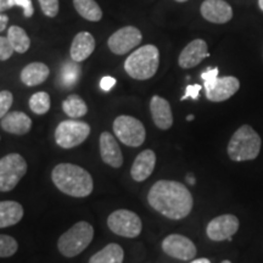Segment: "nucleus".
Masks as SVG:
<instances>
[{
	"label": "nucleus",
	"mask_w": 263,
	"mask_h": 263,
	"mask_svg": "<svg viewBox=\"0 0 263 263\" xmlns=\"http://www.w3.org/2000/svg\"><path fill=\"white\" fill-rule=\"evenodd\" d=\"M18 249L17 241L10 235H0V258L11 257Z\"/></svg>",
	"instance_id": "nucleus-29"
},
{
	"label": "nucleus",
	"mask_w": 263,
	"mask_h": 263,
	"mask_svg": "<svg viewBox=\"0 0 263 263\" xmlns=\"http://www.w3.org/2000/svg\"><path fill=\"white\" fill-rule=\"evenodd\" d=\"M76 11L90 22H99L103 18V10L95 0H73Z\"/></svg>",
	"instance_id": "nucleus-24"
},
{
	"label": "nucleus",
	"mask_w": 263,
	"mask_h": 263,
	"mask_svg": "<svg viewBox=\"0 0 263 263\" xmlns=\"http://www.w3.org/2000/svg\"><path fill=\"white\" fill-rule=\"evenodd\" d=\"M114 133L124 145L138 147L145 141L146 132L144 124L133 116L122 115L114 121Z\"/></svg>",
	"instance_id": "nucleus-6"
},
{
	"label": "nucleus",
	"mask_w": 263,
	"mask_h": 263,
	"mask_svg": "<svg viewBox=\"0 0 263 263\" xmlns=\"http://www.w3.org/2000/svg\"><path fill=\"white\" fill-rule=\"evenodd\" d=\"M14 6H15L14 0H0V14L6 11V10L14 8Z\"/></svg>",
	"instance_id": "nucleus-37"
},
{
	"label": "nucleus",
	"mask_w": 263,
	"mask_h": 263,
	"mask_svg": "<svg viewBox=\"0 0 263 263\" xmlns=\"http://www.w3.org/2000/svg\"><path fill=\"white\" fill-rule=\"evenodd\" d=\"M177 3H185V2H188V0H176Z\"/></svg>",
	"instance_id": "nucleus-43"
},
{
	"label": "nucleus",
	"mask_w": 263,
	"mask_h": 263,
	"mask_svg": "<svg viewBox=\"0 0 263 263\" xmlns=\"http://www.w3.org/2000/svg\"><path fill=\"white\" fill-rule=\"evenodd\" d=\"M186 120H188V121H193V120H194V116H193V115H189V116L186 117Z\"/></svg>",
	"instance_id": "nucleus-42"
},
{
	"label": "nucleus",
	"mask_w": 263,
	"mask_h": 263,
	"mask_svg": "<svg viewBox=\"0 0 263 263\" xmlns=\"http://www.w3.org/2000/svg\"><path fill=\"white\" fill-rule=\"evenodd\" d=\"M150 112L153 116L154 123L157 128L167 130L173 124V114L171 105L166 99L154 95L150 101Z\"/></svg>",
	"instance_id": "nucleus-17"
},
{
	"label": "nucleus",
	"mask_w": 263,
	"mask_h": 263,
	"mask_svg": "<svg viewBox=\"0 0 263 263\" xmlns=\"http://www.w3.org/2000/svg\"><path fill=\"white\" fill-rule=\"evenodd\" d=\"M202 17L209 22L223 25L233 18V9L224 0H205L200 8Z\"/></svg>",
	"instance_id": "nucleus-14"
},
{
	"label": "nucleus",
	"mask_w": 263,
	"mask_h": 263,
	"mask_svg": "<svg viewBox=\"0 0 263 263\" xmlns=\"http://www.w3.org/2000/svg\"><path fill=\"white\" fill-rule=\"evenodd\" d=\"M124 251L118 244H108L91 256L89 263H123Z\"/></svg>",
	"instance_id": "nucleus-23"
},
{
	"label": "nucleus",
	"mask_w": 263,
	"mask_h": 263,
	"mask_svg": "<svg viewBox=\"0 0 263 263\" xmlns=\"http://www.w3.org/2000/svg\"><path fill=\"white\" fill-rule=\"evenodd\" d=\"M186 182H188L189 184H192V185H194V184H195V177L193 176V174H188V176H186Z\"/></svg>",
	"instance_id": "nucleus-39"
},
{
	"label": "nucleus",
	"mask_w": 263,
	"mask_h": 263,
	"mask_svg": "<svg viewBox=\"0 0 263 263\" xmlns=\"http://www.w3.org/2000/svg\"><path fill=\"white\" fill-rule=\"evenodd\" d=\"M201 78L203 81V84L211 83L216 78H218V68H210V70L205 71L201 74Z\"/></svg>",
	"instance_id": "nucleus-35"
},
{
	"label": "nucleus",
	"mask_w": 263,
	"mask_h": 263,
	"mask_svg": "<svg viewBox=\"0 0 263 263\" xmlns=\"http://www.w3.org/2000/svg\"><path fill=\"white\" fill-rule=\"evenodd\" d=\"M81 67L77 65V62L71 61L66 62L61 68V82L66 88H72L80 80Z\"/></svg>",
	"instance_id": "nucleus-28"
},
{
	"label": "nucleus",
	"mask_w": 263,
	"mask_h": 263,
	"mask_svg": "<svg viewBox=\"0 0 263 263\" xmlns=\"http://www.w3.org/2000/svg\"><path fill=\"white\" fill-rule=\"evenodd\" d=\"M258 5H259V9L263 11V0H258Z\"/></svg>",
	"instance_id": "nucleus-41"
},
{
	"label": "nucleus",
	"mask_w": 263,
	"mask_h": 263,
	"mask_svg": "<svg viewBox=\"0 0 263 263\" xmlns=\"http://www.w3.org/2000/svg\"><path fill=\"white\" fill-rule=\"evenodd\" d=\"M94 238V228L88 222H78L64 233L58 241V249L65 257H74L89 246Z\"/></svg>",
	"instance_id": "nucleus-5"
},
{
	"label": "nucleus",
	"mask_w": 263,
	"mask_h": 263,
	"mask_svg": "<svg viewBox=\"0 0 263 263\" xmlns=\"http://www.w3.org/2000/svg\"><path fill=\"white\" fill-rule=\"evenodd\" d=\"M50 70L45 64L43 62H32L25 66L21 71V81L22 83L27 85V87H35L44 83L48 80Z\"/></svg>",
	"instance_id": "nucleus-21"
},
{
	"label": "nucleus",
	"mask_w": 263,
	"mask_h": 263,
	"mask_svg": "<svg viewBox=\"0 0 263 263\" xmlns=\"http://www.w3.org/2000/svg\"><path fill=\"white\" fill-rule=\"evenodd\" d=\"M239 219L234 215H222L213 218L207 224L206 234L213 241L232 240V236L238 232Z\"/></svg>",
	"instance_id": "nucleus-13"
},
{
	"label": "nucleus",
	"mask_w": 263,
	"mask_h": 263,
	"mask_svg": "<svg viewBox=\"0 0 263 263\" xmlns=\"http://www.w3.org/2000/svg\"><path fill=\"white\" fill-rule=\"evenodd\" d=\"M147 201L154 210L170 219L185 218L193 210V196L185 185L174 180H159L151 186Z\"/></svg>",
	"instance_id": "nucleus-1"
},
{
	"label": "nucleus",
	"mask_w": 263,
	"mask_h": 263,
	"mask_svg": "<svg viewBox=\"0 0 263 263\" xmlns=\"http://www.w3.org/2000/svg\"><path fill=\"white\" fill-rule=\"evenodd\" d=\"M51 179L60 192L73 197L89 196L94 188L90 173L77 164H58L52 170Z\"/></svg>",
	"instance_id": "nucleus-2"
},
{
	"label": "nucleus",
	"mask_w": 263,
	"mask_h": 263,
	"mask_svg": "<svg viewBox=\"0 0 263 263\" xmlns=\"http://www.w3.org/2000/svg\"><path fill=\"white\" fill-rule=\"evenodd\" d=\"M24 207L16 201H0V228L11 227L21 221Z\"/></svg>",
	"instance_id": "nucleus-22"
},
{
	"label": "nucleus",
	"mask_w": 263,
	"mask_h": 263,
	"mask_svg": "<svg viewBox=\"0 0 263 263\" xmlns=\"http://www.w3.org/2000/svg\"><path fill=\"white\" fill-rule=\"evenodd\" d=\"M14 51V48L10 44L8 37H0V61L9 60Z\"/></svg>",
	"instance_id": "nucleus-32"
},
{
	"label": "nucleus",
	"mask_w": 263,
	"mask_h": 263,
	"mask_svg": "<svg viewBox=\"0 0 263 263\" xmlns=\"http://www.w3.org/2000/svg\"><path fill=\"white\" fill-rule=\"evenodd\" d=\"M156 164V154L147 149L141 151L134 160L130 168V176L136 182H144L153 174Z\"/></svg>",
	"instance_id": "nucleus-18"
},
{
	"label": "nucleus",
	"mask_w": 263,
	"mask_h": 263,
	"mask_svg": "<svg viewBox=\"0 0 263 263\" xmlns=\"http://www.w3.org/2000/svg\"><path fill=\"white\" fill-rule=\"evenodd\" d=\"M115 84H116V80L110 77V76H106V77H104L103 80L100 81V87L104 91H110L114 88Z\"/></svg>",
	"instance_id": "nucleus-36"
},
{
	"label": "nucleus",
	"mask_w": 263,
	"mask_h": 263,
	"mask_svg": "<svg viewBox=\"0 0 263 263\" xmlns=\"http://www.w3.org/2000/svg\"><path fill=\"white\" fill-rule=\"evenodd\" d=\"M209 57V47L203 39H195L183 49L178 58L182 68H193Z\"/></svg>",
	"instance_id": "nucleus-15"
},
{
	"label": "nucleus",
	"mask_w": 263,
	"mask_h": 263,
	"mask_svg": "<svg viewBox=\"0 0 263 263\" xmlns=\"http://www.w3.org/2000/svg\"><path fill=\"white\" fill-rule=\"evenodd\" d=\"M99 141H100V155L104 162L114 168H120L123 164V156L115 137L108 132H103Z\"/></svg>",
	"instance_id": "nucleus-16"
},
{
	"label": "nucleus",
	"mask_w": 263,
	"mask_h": 263,
	"mask_svg": "<svg viewBox=\"0 0 263 263\" xmlns=\"http://www.w3.org/2000/svg\"><path fill=\"white\" fill-rule=\"evenodd\" d=\"M162 250L164 254L171 257L182 259V261H190L195 257L196 246L186 236L180 234H171L163 239Z\"/></svg>",
	"instance_id": "nucleus-12"
},
{
	"label": "nucleus",
	"mask_w": 263,
	"mask_h": 263,
	"mask_svg": "<svg viewBox=\"0 0 263 263\" xmlns=\"http://www.w3.org/2000/svg\"><path fill=\"white\" fill-rule=\"evenodd\" d=\"M38 3L41 5L43 14L50 18L57 17L59 14V9H60L59 0H38Z\"/></svg>",
	"instance_id": "nucleus-30"
},
{
	"label": "nucleus",
	"mask_w": 263,
	"mask_h": 263,
	"mask_svg": "<svg viewBox=\"0 0 263 263\" xmlns=\"http://www.w3.org/2000/svg\"><path fill=\"white\" fill-rule=\"evenodd\" d=\"M62 110H64V112L68 117H71L72 120H76V118L83 117L88 112V106L81 97H78V95H70L62 103Z\"/></svg>",
	"instance_id": "nucleus-26"
},
{
	"label": "nucleus",
	"mask_w": 263,
	"mask_h": 263,
	"mask_svg": "<svg viewBox=\"0 0 263 263\" xmlns=\"http://www.w3.org/2000/svg\"><path fill=\"white\" fill-rule=\"evenodd\" d=\"M8 39L14 50L18 54H25L31 47V39L24 28L18 26H11L8 29Z\"/></svg>",
	"instance_id": "nucleus-25"
},
{
	"label": "nucleus",
	"mask_w": 263,
	"mask_h": 263,
	"mask_svg": "<svg viewBox=\"0 0 263 263\" xmlns=\"http://www.w3.org/2000/svg\"><path fill=\"white\" fill-rule=\"evenodd\" d=\"M107 226L115 234L124 238H137L143 229L140 217L128 210H117L107 218Z\"/></svg>",
	"instance_id": "nucleus-9"
},
{
	"label": "nucleus",
	"mask_w": 263,
	"mask_h": 263,
	"mask_svg": "<svg viewBox=\"0 0 263 263\" xmlns=\"http://www.w3.org/2000/svg\"><path fill=\"white\" fill-rule=\"evenodd\" d=\"M222 263H232L230 261H228V259H226V261H223Z\"/></svg>",
	"instance_id": "nucleus-44"
},
{
	"label": "nucleus",
	"mask_w": 263,
	"mask_h": 263,
	"mask_svg": "<svg viewBox=\"0 0 263 263\" xmlns=\"http://www.w3.org/2000/svg\"><path fill=\"white\" fill-rule=\"evenodd\" d=\"M206 98L213 103H222L232 98L240 88V82L233 76L218 77L211 83L203 84Z\"/></svg>",
	"instance_id": "nucleus-11"
},
{
	"label": "nucleus",
	"mask_w": 263,
	"mask_h": 263,
	"mask_svg": "<svg viewBox=\"0 0 263 263\" xmlns=\"http://www.w3.org/2000/svg\"><path fill=\"white\" fill-rule=\"evenodd\" d=\"M0 127L5 132L15 136H25L32 128V120L25 112L14 111L2 118Z\"/></svg>",
	"instance_id": "nucleus-20"
},
{
	"label": "nucleus",
	"mask_w": 263,
	"mask_h": 263,
	"mask_svg": "<svg viewBox=\"0 0 263 263\" xmlns=\"http://www.w3.org/2000/svg\"><path fill=\"white\" fill-rule=\"evenodd\" d=\"M262 140L254 128L244 124L233 134L228 144V156L236 162L255 160L261 151Z\"/></svg>",
	"instance_id": "nucleus-4"
},
{
	"label": "nucleus",
	"mask_w": 263,
	"mask_h": 263,
	"mask_svg": "<svg viewBox=\"0 0 263 263\" xmlns=\"http://www.w3.org/2000/svg\"><path fill=\"white\" fill-rule=\"evenodd\" d=\"M8 22H9L8 16L0 14V32H3L6 28V26H8Z\"/></svg>",
	"instance_id": "nucleus-38"
},
{
	"label": "nucleus",
	"mask_w": 263,
	"mask_h": 263,
	"mask_svg": "<svg viewBox=\"0 0 263 263\" xmlns=\"http://www.w3.org/2000/svg\"><path fill=\"white\" fill-rule=\"evenodd\" d=\"M29 108L35 115H45L50 110V95L47 91H38L29 98Z\"/></svg>",
	"instance_id": "nucleus-27"
},
{
	"label": "nucleus",
	"mask_w": 263,
	"mask_h": 263,
	"mask_svg": "<svg viewBox=\"0 0 263 263\" xmlns=\"http://www.w3.org/2000/svg\"><path fill=\"white\" fill-rule=\"evenodd\" d=\"M143 41V34L134 26L120 28L107 39V47L114 54L124 55L137 48Z\"/></svg>",
	"instance_id": "nucleus-10"
},
{
	"label": "nucleus",
	"mask_w": 263,
	"mask_h": 263,
	"mask_svg": "<svg viewBox=\"0 0 263 263\" xmlns=\"http://www.w3.org/2000/svg\"><path fill=\"white\" fill-rule=\"evenodd\" d=\"M160 66V51L153 44L138 48L124 61V71L133 80L146 81L156 74Z\"/></svg>",
	"instance_id": "nucleus-3"
},
{
	"label": "nucleus",
	"mask_w": 263,
	"mask_h": 263,
	"mask_svg": "<svg viewBox=\"0 0 263 263\" xmlns=\"http://www.w3.org/2000/svg\"><path fill=\"white\" fill-rule=\"evenodd\" d=\"M14 103V95L9 90L0 91V120L9 114L10 107Z\"/></svg>",
	"instance_id": "nucleus-31"
},
{
	"label": "nucleus",
	"mask_w": 263,
	"mask_h": 263,
	"mask_svg": "<svg viewBox=\"0 0 263 263\" xmlns=\"http://www.w3.org/2000/svg\"><path fill=\"white\" fill-rule=\"evenodd\" d=\"M95 50V39L89 32H80L73 38L70 49L72 61L82 62L87 60Z\"/></svg>",
	"instance_id": "nucleus-19"
},
{
	"label": "nucleus",
	"mask_w": 263,
	"mask_h": 263,
	"mask_svg": "<svg viewBox=\"0 0 263 263\" xmlns=\"http://www.w3.org/2000/svg\"><path fill=\"white\" fill-rule=\"evenodd\" d=\"M192 263H211V262H210V259L207 258H197V259H194Z\"/></svg>",
	"instance_id": "nucleus-40"
},
{
	"label": "nucleus",
	"mask_w": 263,
	"mask_h": 263,
	"mask_svg": "<svg viewBox=\"0 0 263 263\" xmlns=\"http://www.w3.org/2000/svg\"><path fill=\"white\" fill-rule=\"evenodd\" d=\"M90 126L77 120H66L55 129V141L62 149H72L81 145L89 137Z\"/></svg>",
	"instance_id": "nucleus-8"
},
{
	"label": "nucleus",
	"mask_w": 263,
	"mask_h": 263,
	"mask_svg": "<svg viewBox=\"0 0 263 263\" xmlns=\"http://www.w3.org/2000/svg\"><path fill=\"white\" fill-rule=\"evenodd\" d=\"M201 90V85L200 84H194V85H188L185 89V94L182 97V100H186L188 98H192L194 100H196L199 98V93Z\"/></svg>",
	"instance_id": "nucleus-34"
},
{
	"label": "nucleus",
	"mask_w": 263,
	"mask_h": 263,
	"mask_svg": "<svg viewBox=\"0 0 263 263\" xmlns=\"http://www.w3.org/2000/svg\"><path fill=\"white\" fill-rule=\"evenodd\" d=\"M27 172V162L20 154L0 159V192H11Z\"/></svg>",
	"instance_id": "nucleus-7"
},
{
	"label": "nucleus",
	"mask_w": 263,
	"mask_h": 263,
	"mask_svg": "<svg viewBox=\"0 0 263 263\" xmlns=\"http://www.w3.org/2000/svg\"><path fill=\"white\" fill-rule=\"evenodd\" d=\"M15 6H18V8L22 9L24 11L25 17H32L33 14H34V9H33V4L31 0H14Z\"/></svg>",
	"instance_id": "nucleus-33"
}]
</instances>
